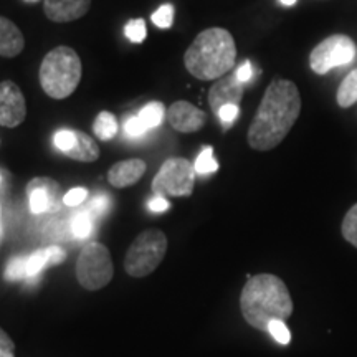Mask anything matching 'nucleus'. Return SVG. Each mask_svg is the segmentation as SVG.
I'll list each match as a JSON object with an SVG mask.
<instances>
[{"label":"nucleus","mask_w":357,"mask_h":357,"mask_svg":"<svg viewBox=\"0 0 357 357\" xmlns=\"http://www.w3.org/2000/svg\"><path fill=\"white\" fill-rule=\"evenodd\" d=\"M301 113V95L289 79L276 78L268 84L247 139L252 149L271 151L283 142Z\"/></svg>","instance_id":"obj_1"},{"label":"nucleus","mask_w":357,"mask_h":357,"mask_svg":"<svg viewBox=\"0 0 357 357\" xmlns=\"http://www.w3.org/2000/svg\"><path fill=\"white\" fill-rule=\"evenodd\" d=\"M240 310L252 328L268 331L271 321H287L293 314V300L283 280L263 273L248 278L240 294Z\"/></svg>","instance_id":"obj_2"},{"label":"nucleus","mask_w":357,"mask_h":357,"mask_svg":"<svg viewBox=\"0 0 357 357\" xmlns=\"http://www.w3.org/2000/svg\"><path fill=\"white\" fill-rule=\"evenodd\" d=\"M235 60V40L229 30L220 26H212L200 32L184 55L187 71L200 82L225 77L234 68Z\"/></svg>","instance_id":"obj_3"},{"label":"nucleus","mask_w":357,"mask_h":357,"mask_svg":"<svg viewBox=\"0 0 357 357\" xmlns=\"http://www.w3.org/2000/svg\"><path fill=\"white\" fill-rule=\"evenodd\" d=\"M83 65L79 55L71 47L53 48L45 55L38 70L40 86L53 100L71 96L82 82Z\"/></svg>","instance_id":"obj_4"},{"label":"nucleus","mask_w":357,"mask_h":357,"mask_svg":"<svg viewBox=\"0 0 357 357\" xmlns=\"http://www.w3.org/2000/svg\"><path fill=\"white\" fill-rule=\"evenodd\" d=\"M167 236L159 229H147L134 238L124 257V270L132 278H144L158 270L167 253Z\"/></svg>","instance_id":"obj_5"},{"label":"nucleus","mask_w":357,"mask_h":357,"mask_svg":"<svg viewBox=\"0 0 357 357\" xmlns=\"http://www.w3.org/2000/svg\"><path fill=\"white\" fill-rule=\"evenodd\" d=\"M114 266L108 247L89 242L79 252L77 260V280L88 291H98L113 280Z\"/></svg>","instance_id":"obj_6"},{"label":"nucleus","mask_w":357,"mask_h":357,"mask_svg":"<svg viewBox=\"0 0 357 357\" xmlns=\"http://www.w3.org/2000/svg\"><path fill=\"white\" fill-rule=\"evenodd\" d=\"M194 164L185 158H171L153 178V192L160 197H190L195 187Z\"/></svg>","instance_id":"obj_7"},{"label":"nucleus","mask_w":357,"mask_h":357,"mask_svg":"<svg viewBox=\"0 0 357 357\" xmlns=\"http://www.w3.org/2000/svg\"><path fill=\"white\" fill-rule=\"evenodd\" d=\"M357 48L347 35H331L312 48L310 66L316 75H326L337 66L349 65L356 58Z\"/></svg>","instance_id":"obj_8"},{"label":"nucleus","mask_w":357,"mask_h":357,"mask_svg":"<svg viewBox=\"0 0 357 357\" xmlns=\"http://www.w3.org/2000/svg\"><path fill=\"white\" fill-rule=\"evenodd\" d=\"M26 197H29L30 211L35 215L53 213L60 211L63 204L61 187L52 177H35L26 184Z\"/></svg>","instance_id":"obj_9"},{"label":"nucleus","mask_w":357,"mask_h":357,"mask_svg":"<svg viewBox=\"0 0 357 357\" xmlns=\"http://www.w3.org/2000/svg\"><path fill=\"white\" fill-rule=\"evenodd\" d=\"M26 118L25 96L19 84L6 79L0 83V126L17 128Z\"/></svg>","instance_id":"obj_10"},{"label":"nucleus","mask_w":357,"mask_h":357,"mask_svg":"<svg viewBox=\"0 0 357 357\" xmlns=\"http://www.w3.org/2000/svg\"><path fill=\"white\" fill-rule=\"evenodd\" d=\"M167 123L177 132H197L207 124V114L189 101H176L166 111Z\"/></svg>","instance_id":"obj_11"},{"label":"nucleus","mask_w":357,"mask_h":357,"mask_svg":"<svg viewBox=\"0 0 357 357\" xmlns=\"http://www.w3.org/2000/svg\"><path fill=\"white\" fill-rule=\"evenodd\" d=\"M245 95V83L236 78V75H227V77L218 78L208 91V105L212 111L218 114L223 106L235 105L238 106Z\"/></svg>","instance_id":"obj_12"},{"label":"nucleus","mask_w":357,"mask_h":357,"mask_svg":"<svg viewBox=\"0 0 357 357\" xmlns=\"http://www.w3.org/2000/svg\"><path fill=\"white\" fill-rule=\"evenodd\" d=\"M91 7V0H43V10L48 20L68 24L84 17Z\"/></svg>","instance_id":"obj_13"},{"label":"nucleus","mask_w":357,"mask_h":357,"mask_svg":"<svg viewBox=\"0 0 357 357\" xmlns=\"http://www.w3.org/2000/svg\"><path fill=\"white\" fill-rule=\"evenodd\" d=\"M146 162L142 159L119 160L108 171V182L116 189H126L141 181L146 174Z\"/></svg>","instance_id":"obj_14"},{"label":"nucleus","mask_w":357,"mask_h":357,"mask_svg":"<svg viewBox=\"0 0 357 357\" xmlns=\"http://www.w3.org/2000/svg\"><path fill=\"white\" fill-rule=\"evenodd\" d=\"M66 260V252L63 248L52 245L47 248H38L26 257V278H37L47 266L58 265Z\"/></svg>","instance_id":"obj_15"},{"label":"nucleus","mask_w":357,"mask_h":357,"mask_svg":"<svg viewBox=\"0 0 357 357\" xmlns=\"http://www.w3.org/2000/svg\"><path fill=\"white\" fill-rule=\"evenodd\" d=\"M24 48L25 38L19 26L7 17L0 15V56L13 58L20 55Z\"/></svg>","instance_id":"obj_16"},{"label":"nucleus","mask_w":357,"mask_h":357,"mask_svg":"<svg viewBox=\"0 0 357 357\" xmlns=\"http://www.w3.org/2000/svg\"><path fill=\"white\" fill-rule=\"evenodd\" d=\"M75 132H77V142L68 153H65L66 158L78 160V162H95L100 158V146L86 132L78 131V129H75Z\"/></svg>","instance_id":"obj_17"},{"label":"nucleus","mask_w":357,"mask_h":357,"mask_svg":"<svg viewBox=\"0 0 357 357\" xmlns=\"http://www.w3.org/2000/svg\"><path fill=\"white\" fill-rule=\"evenodd\" d=\"M93 132L100 141H111L118 134V119L109 111H101L93 123Z\"/></svg>","instance_id":"obj_18"},{"label":"nucleus","mask_w":357,"mask_h":357,"mask_svg":"<svg viewBox=\"0 0 357 357\" xmlns=\"http://www.w3.org/2000/svg\"><path fill=\"white\" fill-rule=\"evenodd\" d=\"M337 105L341 108H351L357 102V70L351 71L347 77L342 79L337 89Z\"/></svg>","instance_id":"obj_19"},{"label":"nucleus","mask_w":357,"mask_h":357,"mask_svg":"<svg viewBox=\"0 0 357 357\" xmlns=\"http://www.w3.org/2000/svg\"><path fill=\"white\" fill-rule=\"evenodd\" d=\"M137 116H139L141 121L144 123V126L147 129H153V128H158L159 124L164 121V118H166V108H164L162 102L151 101L139 111V114Z\"/></svg>","instance_id":"obj_20"},{"label":"nucleus","mask_w":357,"mask_h":357,"mask_svg":"<svg viewBox=\"0 0 357 357\" xmlns=\"http://www.w3.org/2000/svg\"><path fill=\"white\" fill-rule=\"evenodd\" d=\"M93 217L91 212L88 211H82L78 212L77 215H75L73 218H71V225H70V230L71 234H73L77 238H86V236H89V234H91L93 230Z\"/></svg>","instance_id":"obj_21"},{"label":"nucleus","mask_w":357,"mask_h":357,"mask_svg":"<svg viewBox=\"0 0 357 357\" xmlns=\"http://www.w3.org/2000/svg\"><path fill=\"white\" fill-rule=\"evenodd\" d=\"M194 167L199 176H208V174H213L218 171V162L215 160V158H213V147L211 146L204 147L202 153L199 154L197 160H195Z\"/></svg>","instance_id":"obj_22"},{"label":"nucleus","mask_w":357,"mask_h":357,"mask_svg":"<svg viewBox=\"0 0 357 357\" xmlns=\"http://www.w3.org/2000/svg\"><path fill=\"white\" fill-rule=\"evenodd\" d=\"M341 231H342V236H344L347 242L354 245L357 248V204L354 207H351V211L346 213L344 220H342V225H341Z\"/></svg>","instance_id":"obj_23"},{"label":"nucleus","mask_w":357,"mask_h":357,"mask_svg":"<svg viewBox=\"0 0 357 357\" xmlns=\"http://www.w3.org/2000/svg\"><path fill=\"white\" fill-rule=\"evenodd\" d=\"M6 278L8 281H20L26 278V257H13L12 260L7 263Z\"/></svg>","instance_id":"obj_24"},{"label":"nucleus","mask_w":357,"mask_h":357,"mask_svg":"<svg viewBox=\"0 0 357 357\" xmlns=\"http://www.w3.org/2000/svg\"><path fill=\"white\" fill-rule=\"evenodd\" d=\"M75 142H77V132L71 131V129H60L53 136V144L63 154L68 153L71 147L75 146Z\"/></svg>","instance_id":"obj_25"},{"label":"nucleus","mask_w":357,"mask_h":357,"mask_svg":"<svg viewBox=\"0 0 357 357\" xmlns=\"http://www.w3.org/2000/svg\"><path fill=\"white\" fill-rule=\"evenodd\" d=\"M268 333L271 334V337L276 342H280L281 346H288L291 342V333H289L288 326L284 321H271L268 326Z\"/></svg>","instance_id":"obj_26"},{"label":"nucleus","mask_w":357,"mask_h":357,"mask_svg":"<svg viewBox=\"0 0 357 357\" xmlns=\"http://www.w3.org/2000/svg\"><path fill=\"white\" fill-rule=\"evenodd\" d=\"M126 35L132 43H142L147 37L146 22L142 19H131L126 24Z\"/></svg>","instance_id":"obj_27"},{"label":"nucleus","mask_w":357,"mask_h":357,"mask_svg":"<svg viewBox=\"0 0 357 357\" xmlns=\"http://www.w3.org/2000/svg\"><path fill=\"white\" fill-rule=\"evenodd\" d=\"M153 22L154 25H158L159 29H171L174 22V7L171 3H164L158 10L153 13Z\"/></svg>","instance_id":"obj_28"},{"label":"nucleus","mask_w":357,"mask_h":357,"mask_svg":"<svg viewBox=\"0 0 357 357\" xmlns=\"http://www.w3.org/2000/svg\"><path fill=\"white\" fill-rule=\"evenodd\" d=\"M124 131H126L128 137H131V139H137V137L144 136L149 129L144 126V123L141 121L139 116H131V118L126 119V123H124Z\"/></svg>","instance_id":"obj_29"},{"label":"nucleus","mask_w":357,"mask_h":357,"mask_svg":"<svg viewBox=\"0 0 357 357\" xmlns=\"http://www.w3.org/2000/svg\"><path fill=\"white\" fill-rule=\"evenodd\" d=\"M88 197V190L84 187H75L66 192L63 195V204L68 205V207H77V205L83 204Z\"/></svg>","instance_id":"obj_30"},{"label":"nucleus","mask_w":357,"mask_h":357,"mask_svg":"<svg viewBox=\"0 0 357 357\" xmlns=\"http://www.w3.org/2000/svg\"><path fill=\"white\" fill-rule=\"evenodd\" d=\"M111 207V202H109V197L108 195H96L95 199L91 200L88 205V211L91 212L93 217H98V215H102V213H106L109 211Z\"/></svg>","instance_id":"obj_31"},{"label":"nucleus","mask_w":357,"mask_h":357,"mask_svg":"<svg viewBox=\"0 0 357 357\" xmlns=\"http://www.w3.org/2000/svg\"><path fill=\"white\" fill-rule=\"evenodd\" d=\"M238 113H240V108L238 106H235V105H227V106H223V108L218 111V119H220L222 121V124L225 128H229L231 123L235 121L236 118H238Z\"/></svg>","instance_id":"obj_32"},{"label":"nucleus","mask_w":357,"mask_h":357,"mask_svg":"<svg viewBox=\"0 0 357 357\" xmlns=\"http://www.w3.org/2000/svg\"><path fill=\"white\" fill-rule=\"evenodd\" d=\"M0 357H15V342L0 328Z\"/></svg>","instance_id":"obj_33"},{"label":"nucleus","mask_w":357,"mask_h":357,"mask_svg":"<svg viewBox=\"0 0 357 357\" xmlns=\"http://www.w3.org/2000/svg\"><path fill=\"white\" fill-rule=\"evenodd\" d=\"M235 75H236V78H238L242 83L250 82V79L253 78V66H252V63H250V61H243V63L240 65L238 68H236Z\"/></svg>","instance_id":"obj_34"},{"label":"nucleus","mask_w":357,"mask_h":357,"mask_svg":"<svg viewBox=\"0 0 357 357\" xmlns=\"http://www.w3.org/2000/svg\"><path fill=\"white\" fill-rule=\"evenodd\" d=\"M147 207H149L151 212H155V213H160L164 211H167L169 207H171V204L167 202L166 199L160 197V195H155L154 199L149 200V204H147Z\"/></svg>","instance_id":"obj_35"},{"label":"nucleus","mask_w":357,"mask_h":357,"mask_svg":"<svg viewBox=\"0 0 357 357\" xmlns=\"http://www.w3.org/2000/svg\"><path fill=\"white\" fill-rule=\"evenodd\" d=\"M281 3H283V6H294V3H296V0H280Z\"/></svg>","instance_id":"obj_36"},{"label":"nucleus","mask_w":357,"mask_h":357,"mask_svg":"<svg viewBox=\"0 0 357 357\" xmlns=\"http://www.w3.org/2000/svg\"><path fill=\"white\" fill-rule=\"evenodd\" d=\"M29 2H37V0H29Z\"/></svg>","instance_id":"obj_37"}]
</instances>
